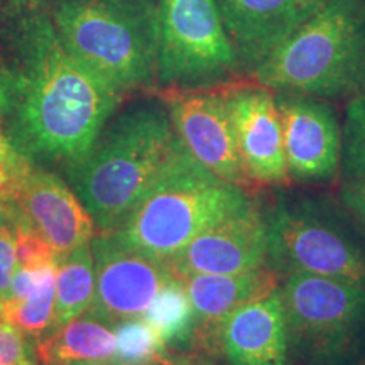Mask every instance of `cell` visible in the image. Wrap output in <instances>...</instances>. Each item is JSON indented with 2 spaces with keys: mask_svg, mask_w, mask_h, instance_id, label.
Returning <instances> with one entry per match:
<instances>
[{
  "mask_svg": "<svg viewBox=\"0 0 365 365\" xmlns=\"http://www.w3.org/2000/svg\"><path fill=\"white\" fill-rule=\"evenodd\" d=\"M9 41L11 59L0 71L9 144L34 164L78 163L97 143L120 95L66 51L51 16L27 12Z\"/></svg>",
  "mask_w": 365,
  "mask_h": 365,
  "instance_id": "1",
  "label": "cell"
},
{
  "mask_svg": "<svg viewBox=\"0 0 365 365\" xmlns=\"http://www.w3.org/2000/svg\"><path fill=\"white\" fill-rule=\"evenodd\" d=\"M181 148L168 108L139 103L122 112L83 159L66 168L68 181L98 232H113L153 188Z\"/></svg>",
  "mask_w": 365,
  "mask_h": 365,
  "instance_id": "2",
  "label": "cell"
},
{
  "mask_svg": "<svg viewBox=\"0 0 365 365\" xmlns=\"http://www.w3.org/2000/svg\"><path fill=\"white\" fill-rule=\"evenodd\" d=\"M276 93L352 100L365 93V0H325L250 73Z\"/></svg>",
  "mask_w": 365,
  "mask_h": 365,
  "instance_id": "3",
  "label": "cell"
},
{
  "mask_svg": "<svg viewBox=\"0 0 365 365\" xmlns=\"http://www.w3.org/2000/svg\"><path fill=\"white\" fill-rule=\"evenodd\" d=\"M53 24L66 51L118 95L156 80V0H56Z\"/></svg>",
  "mask_w": 365,
  "mask_h": 365,
  "instance_id": "4",
  "label": "cell"
},
{
  "mask_svg": "<svg viewBox=\"0 0 365 365\" xmlns=\"http://www.w3.org/2000/svg\"><path fill=\"white\" fill-rule=\"evenodd\" d=\"M250 198L181 148L113 234L132 249L170 262L205 228Z\"/></svg>",
  "mask_w": 365,
  "mask_h": 365,
  "instance_id": "5",
  "label": "cell"
},
{
  "mask_svg": "<svg viewBox=\"0 0 365 365\" xmlns=\"http://www.w3.org/2000/svg\"><path fill=\"white\" fill-rule=\"evenodd\" d=\"M264 215L267 266L281 279L309 274L365 286V239L339 202L279 193Z\"/></svg>",
  "mask_w": 365,
  "mask_h": 365,
  "instance_id": "6",
  "label": "cell"
},
{
  "mask_svg": "<svg viewBox=\"0 0 365 365\" xmlns=\"http://www.w3.org/2000/svg\"><path fill=\"white\" fill-rule=\"evenodd\" d=\"M289 365H350L365 350V286L291 274L279 282Z\"/></svg>",
  "mask_w": 365,
  "mask_h": 365,
  "instance_id": "7",
  "label": "cell"
},
{
  "mask_svg": "<svg viewBox=\"0 0 365 365\" xmlns=\"http://www.w3.org/2000/svg\"><path fill=\"white\" fill-rule=\"evenodd\" d=\"M156 9L159 85L207 90L240 71L217 0H156Z\"/></svg>",
  "mask_w": 365,
  "mask_h": 365,
  "instance_id": "8",
  "label": "cell"
},
{
  "mask_svg": "<svg viewBox=\"0 0 365 365\" xmlns=\"http://www.w3.org/2000/svg\"><path fill=\"white\" fill-rule=\"evenodd\" d=\"M12 213L65 257L95 237V222L61 178L21 156L2 190Z\"/></svg>",
  "mask_w": 365,
  "mask_h": 365,
  "instance_id": "9",
  "label": "cell"
},
{
  "mask_svg": "<svg viewBox=\"0 0 365 365\" xmlns=\"http://www.w3.org/2000/svg\"><path fill=\"white\" fill-rule=\"evenodd\" d=\"M95 264V298L90 313L115 325L143 318L168 282L170 264L129 247L113 232H100L90 242Z\"/></svg>",
  "mask_w": 365,
  "mask_h": 365,
  "instance_id": "10",
  "label": "cell"
},
{
  "mask_svg": "<svg viewBox=\"0 0 365 365\" xmlns=\"http://www.w3.org/2000/svg\"><path fill=\"white\" fill-rule=\"evenodd\" d=\"M166 108L176 135L196 161L223 181L252 188L240 161L225 91L171 90Z\"/></svg>",
  "mask_w": 365,
  "mask_h": 365,
  "instance_id": "11",
  "label": "cell"
},
{
  "mask_svg": "<svg viewBox=\"0 0 365 365\" xmlns=\"http://www.w3.org/2000/svg\"><path fill=\"white\" fill-rule=\"evenodd\" d=\"M176 277L193 274H240L267 266V225L264 208L249 198L205 228L170 262Z\"/></svg>",
  "mask_w": 365,
  "mask_h": 365,
  "instance_id": "12",
  "label": "cell"
},
{
  "mask_svg": "<svg viewBox=\"0 0 365 365\" xmlns=\"http://www.w3.org/2000/svg\"><path fill=\"white\" fill-rule=\"evenodd\" d=\"M276 93V91H274ZM289 180L328 185L340 176L341 125L323 98L276 93Z\"/></svg>",
  "mask_w": 365,
  "mask_h": 365,
  "instance_id": "13",
  "label": "cell"
},
{
  "mask_svg": "<svg viewBox=\"0 0 365 365\" xmlns=\"http://www.w3.org/2000/svg\"><path fill=\"white\" fill-rule=\"evenodd\" d=\"M225 93L240 161L252 188L291 182L276 93L257 83L227 90Z\"/></svg>",
  "mask_w": 365,
  "mask_h": 365,
  "instance_id": "14",
  "label": "cell"
},
{
  "mask_svg": "<svg viewBox=\"0 0 365 365\" xmlns=\"http://www.w3.org/2000/svg\"><path fill=\"white\" fill-rule=\"evenodd\" d=\"M325 0H217L240 70L252 73L286 43Z\"/></svg>",
  "mask_w": 365,
  "mask_h": 365,
  "instance_id": "15",
  "label": "cell"
},
{
  "mask_svg": "<svg viewBox=\"0 0 365 365\" xmlns=\"http://www.w3.org/2000/svg\"><path fill=\"white\" fill-rule=\"evenodd\" d=\"M212 350L227 365H289V340L279 286L228 314Z\"/></svg>",
  "mask_w": 365,
  "mask_h": 365,
  "instance_id": "16",
  "label": "cell"
},
{
  "mask_svg": "<svg viewBox=\"0 0 365 365\" xmlns=\"http://www.w3.org/2000/svg\"><path fill=\"white\" fill-rule=\"evenodd\" d=\"M181 281L193 309V335L212 349L218 328L228 314L249 299L279 286L281 277L266 266L240 274H193Z\"/></svg>",
  "mask_w": 365,
  "mask_h": 365,
  "instance_id": "17",
  "label": "cell"
},
{
  "mask_svg": "<svg viewBox=\"0 0 365 365\" xmlns=\"http://www.w3.org/2000/svg\"><path fill=\"white\" fill-rule=\"evenodd\" d=\"M115 350L113 325L88 312L41 336L36 357L43 365H70L115 359Z\"/></svg>",
  "mask_w": 365,
  "mask_h": 365,
  "instance_id": "18",
  "label": "cell"
},
{
  "mask_svg": "<svg viewBox=\"0 0 365 365\" xmlns=\"http://www.w3.org/2000/svg\"><path fill=\"white\" fill-rule=\"evenodd\" d=\"M95 298V264L90 244L58 261L56 307L51 330L88 313Z\"/></svg>",
  "mask_w": 365,
  "mask_h": 365,
  "instance_id": "19",
  "label": "cell"
},
{
  "mask_svg": "<svg viewBox=\"0 0 365 365\" xmlns=\"http://www.w3.org/2000/svg\"><path fill=\"white\" fill-rule=\"evenodd\" d=\"M56 266L39 271L38 279L19 299H0V313L27 339L39 340L51 331L56 307Z\"/></svg>",
  "mask_w": 365,
  "mask_h": 365,
  "instance_id": "20",
  "label": "cell"
},
{
  "mask_svg": "<svg viewBox=\"0 0 365 365\" xmlns=\"http://www.w3.org/2000/svg\"><path fill=\"white\" fill-rule=\"evenodd\" d=\"M143 318L161 333L166 345L188 340L193 335L195 318L185 282L180 277L168 282Z\"/></svg>",
  "mask_w": 365,
  "mask_h": 365,
  "instance_id": "21",
  "label": "cell"
},
{
  "mask_svg": "<svg viewBox=\"0 0 365 365\" xmlns=\"http://www.w3.org/2000/svg\"><path fill=\"white\" fill-rule=\"evenodd\" d=\"M115 359L127 364L153 365L163 359L166 341L145 318H132L113 325Z\"/></svg>",
  "mask_w": 365,
  "mask_h": 365,
  "instance_id": "22",
  "label": "cell"
},
{
  "mask_svg": "<svg viewBox=\"0 0 365 365\" xmlns=\"http://www.w3.org/2000/svg\"><path fill=\"white\" fill-rule=\"evenodd\" d=\"M341 180H365V93L349 100L341 124Z\"/></svg>",
  "mask_w": 365,
  "mask_h": 365,
  "instance_id": "23",
  "label": "cell"
},
{
  "mask_svg": "<svg viewBox=\"0 0 365 365\" xmlns=\"http://www.w3.org/2000/svg\"><path fill=\"white\" fill-rule=\"evenodd\" d=\"M14 220H16V252L19 269H24V271H39V269L58 264V254L54 252L48 242L41 239L34 230H31V228L27 227L24 222H21L16 215H14Z\"/></svg>",
  "mask_w": 365,
  "mask_h": 365,
  "instance_id": "24",
  "label": "cell"
},
{
  "mask_svg": "<svg viewBox=\"0 0 365 365\" xmlns=\"http://www.w3.org/2000/svg\"><path fill=\"white\" fill-rule=\"evenodd\" d=\"M16 247V220H14L7 202L0 193V299L7 296L14 276L19 269Z\"/></svg>",
  "mask_w": 365,
  "mask_h": 365,
  "instance_id": "25",
  "label": "cell"
},
{
  "mask_svg": "<svg viewBox=\"0 0 365 365\" xmlns=\"http://www.w3.org/2000/svg\"><path fill=\"white\" fill-rule=\"evenodd\" d=\"M0 365H36L29 339L0 313Z\"/></svg>",
  "mask_w": 365,
  "mask_h": 365,
  "instance_id": "26",
  "label": "cell"
},
{
  "mask_svg": "<svg viewBox=\"0 0 365 365\" xmlns=\"http://www.w3.org/2000/svg\"><path fill=\"white\" fill-rule=\"evenodd\" d=\"M336 198L365 239V180H341Z\"/></svg>",
  "mask_w": 365,
  "mask_h": 365,
  "instance_id": "27",
  "label": "cell"
},
{
  "mask_svg": "<svg viewBox=\"0 0 365 365\" xmlns=\"http://www.w3.org/2000/svg\"><path fill=\"white\" fill-rule=\"evenodd\" d=\"M17 159H19V154L14 149H0V190H2L9 181V176H11L12 168L14 164L17 163Z\"/></svg>",
  "mask_w": 365,
  "mask_h": 365,
  "instance_id": "28",
  "label": "cell"
},
{
  "mask_svg": "<svg viewBox=\"0 0 365 365\" xmlns=\"http://www.w3.org/2000/svg\"><path fill=\"white\" fill-rule=\"evenodd\" d=\"M70 365H135V364H127L117 359H108V360H91V362H76Z\"/></svg>",
  "mask_w": 365,
  "mask_h": 365,
  "instance_id": "29",
  "label": "cell"
},
{
  "mask_svg": "<svg viewBox=\"0 0 365 365\" xmlns=\"http://www.w3.org/2000/svg\"><path fill=\"white\" fill-rule=\"evenodd\" d=\"M0 149H6V150H11V144H9L7 137H6V132H4V125H2V107H0Z\"/></svg>",
  "mask_w": 365,
  "mask_h": 365,
  "instance_id": "30",
  "label": "cell"
},
{
  "mask_svg": "<svg viewBox=\"0 0 365 365\" xmlns=\"http://www.w3.org/2000/svg\"><path fill=\"white\" fill-rule=\"evenodd\" d=\"M362 365H365V362H364V364H362Z\"/></svg>",
  "mask_w": 365,
  "mask_h": 365,
  "instance_id": "31",
  "label": "cell"
}]
</instances>
